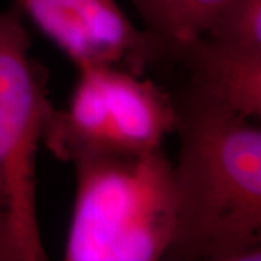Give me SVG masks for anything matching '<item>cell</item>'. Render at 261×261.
<instances>
[{"label":"cell","instance_id":"cell-6","mask_svg":"<svg viewBox=\"0 0 261 261\" xmlns=\"http://www.w3.org/2000/svg\"><path fill=\"white\" fill-rule=\"evenodd\" d=\"M178 65L185 83L247 119L261 118V53L197 35L171 48L167 65Z\"/></svg>","mask_w":261,"mask_h":261},{"label":"cell","instance_id":"cell-7","mask_svg":"<svg viewBox=\"0 0 261 261\" xmlns=\"http://www.w3.org/2000/svg\"><path fill=\"white\" fill-rule=\"evenodd\" d=\"M142 28L160 38L168 49L202 35L226 0H129Z\"/></svg>","mask_w":261,"mask_h":261},{"label":"cell","instance_id":"cell-2","mask_svg":"<svg viewBox=\"0 0 261 261\" xmlns=\"http://www.w3.org/2000/svg\"><path fill=\"white\" fill-rule=\"evenodd\" d=\"M64 248L67 261L164 260L177 199L163 147L132 157L83 160Z\"/></svg>","mask_w":261,"mask_h":261},{"label":"cell","instance_id":"cell-8","mask_svg":"<svg viewBox=\"0 0 261 261\" xmlns=\"http://www.w3.org/2000/svg\"><path fill=\"white\" fill-rule=\"evenodd\" d=\"M203 35L248 53H261V0H226Z\"/></svg>","mask_w":261,"mask_h":261},{"label":"cell","instance_id":"cell-5","mask_svg":"<svg viewBox=\"0 0 261 261\" xmlns=\"http://www.w3.org/2000/svg\"><path fill=\"white\" fill-rule=\"evenodd\" d=\"M75 67L112 65L134 74L167 63L166 44L137 27L115 0H13Z\"/></svg>","mask_w":261,"mask_h":261},{"label":"cell","instance_id":"cell-3","mask_svg":"<svg viewBox=\"0 0 261 261\" xmlns=\"http://www.w3.org/2000/svg\"><path fill=\"white\" fill-rule=\"evenodd\" d=\"M54 106L48 71L31 56L25 18L0 10V261H45L37 214V152Z\"/></svg>","mask_w":261,"mask_h":261},{"label":"cell","instance_id":"cell-4","mask_svg":"<svg viewBox=\"0 0 261 261\" xmlns=\"http://www.w3.org/2000/svg\"><path fill=\"white\" fill-rule=\"evenodd\" d=\"M171 93L112 65L77 67L67 106L51 112L42 142L64 163L132 157L163 147L176 128Z\"/></svg>","mask_w":261,"mask_h":261},{"label":"cell","instance_id":"cell-1","mask_svg":"<svg viewBox=\"0 0 261 261\" xmlns=\"http://www.w3.org/2000/svg\"><path fill=\"white\" fill-rule=\"evenodd\" d=\"M171 97L177 215L164 260H260V125L186 84Z\"/></svg>","mask_w":261,"mask_h":261}]
</instances>
